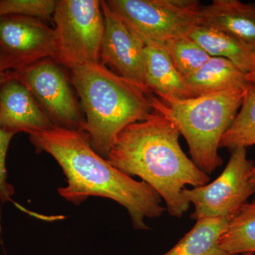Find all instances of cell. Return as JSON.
<instances>
[{"label": "cell", "instance_id": "obj_4", "mask_svg": "<svg viewBox=\"0 0 255 255\" xmlns=\"http://www.w3.org/2000/svg\"><path fill=\"white\" fill-rule=\"evenodd\" d=\"M246 88L187 100H163L152 95L151 101L154 110L172 122L185 138L191 160L209 175L222 165L220 142L241 108Z\"/></svg>", "mask_w": 255, "mask_h": 255}, {"label": "cell", "instance_id": "obj_14", "mask_svg": "<svg viewBox=\"0 0 255 255\" xmlns=\"http://www.w3.org/2000/svg\"><path fill=\"white\" fill-rule=\"evenodd\" d=\"M246 74L226 58L211 57L200 68L184 78L194 97L248 85Z\"/></svg>", "mask_w": 255, "mask_h": 255}, {"label": "cell", "instance_id": "obj_9", "mask_svg": "<svg viewBox=\"0 0 255 255\" xmlns=\"http://www.w3.org/2000/svg\"><path fill=\"white\" fill-rule=\"evenodd\" d=\"M0 52L5 72L17 71L40 60L53 58L54 28L34 17L1 16Z\"/></svg>", "mask_w": 255, "mask_h": 255}, {"label": "cell", "instance_id": "obj_23", "mask_svg": "<svg viewBox=\"0 0 255 255\" xmlns=\"http://www.w3.org/2000/svg\"><path fill=\"white\" fill-rule=\"evenodd\" d=\"M6 73L4 70V64H3L2 58H1V52H0V74Z\"/></svg>", "mask_w": 255, "mask_h": 255}, {"label": "cell", "instance_id": "obj_15", "mask_svg": "<svg viewBox=\"0 0 255 255\" xmlns=\"http://www.w3.org/2000/svg\"><path fill=\"white\" fill-rule=\"evenodd\" d=\"M188 36L211 57L226 58L247 74L255 50L216 28L196 25Z\"/></svg>", "mask_w": 255, "mask_h": 255}, {"label": "cell", "instance_id": "obj_21", "mask_svg": "<svg viewBox=\"0 0 255 255\" xmlns=\"http://www.w3.org/2000/svg\"><path fill=\"white\" fill-rule=\"evenodd\" d=\"M4 73L0 74V83L4 78ZM12 134L4 131L0 128V199L2 201H7L14 194V189L6 182V158L8 148Z\"/></svg>", "mask_w": 255, "mask_h": 255}, {"label": "cell", "instance_id": "obj_25", "mask_svg": "<svg viewBox=\"0 0 255 255\" xmlns=\"http://www.w3.org/2000/svg\"><path fill=\"white\" fill-rule=\"evenodd\" d=\"M254 253H244V254H242L241 255H254Z\"/></svg>", "mask_w": 255, "mask_h": 255}, {"label": "cell", "instance_id": "obj_22", "mask_svg": "<svg viewBox=\"0 0 255 255\" xmlns=\"http://www.w3.org/2000/svg\"><path fill=\"white\" fill-rule=\"evenodd\" d=\"M246 78L248 84H251L255 87V51L252 59L251 68L247 73Z\"/></svg>", "mask_w": 255, "mask_h": 255}, {"label": "cell", "instance_id": "obj_17", "mask_svg": "<svg viewBox=\"0 0 255 255\" xmlns=\"http://www.w3.org/2000/svg\"><path fill=\"white\" fill-rule=\"evenodd\" d=\"M219 244L228 254L255 253V198L230 219Z\"/></svg>", "mask_w": 255, "mask_h": 255}, {"label": "cell", "instance_id": "obj_5", "mask_svg": "<svg viewBox=\"0 0 255 255\" xmlns=\"http://www.w3.org/2000/svg\"><path fill=\"white\" fill-rule=\"evenodd\" d=\"M55 23V54L52 59L71 70L100 63L105 33L102 1L57 0Z\"/></svg>", "mask_w": 255, "mask_h": 255}, {"label": "cell", "instance_id": "obj_12", "mask_svg": "<svg viewBox=\"0 0 255 255\" xmlns=\"http://www.w3.org/2000/svg\"><path fill=\"white\" fill-rule=\"evenodd\" d=\"M144 82L146 88L163 100L193 98L184 79L174 67L164 43L145 41Z\"/></svg>", "mask_w": 255, "mask_h": 255}, {"label": "cell", "instance_id": "obj_11", "mask_svg": "<svg viewBox=\"0 0 255 255\" xmlns=\"http://www.w3.org/2000/svg\"><path fill=\"white\" fill-rule=\"evenodd\" d=\"M55 127L26 85L12 71L6 72L0 83V128L14 135L19 132L31 135Z\"/></svg>", "mask_w": 255, "mask_h": 255}, {"label": "cell", "instance_id": "obj_20", "mask_svg": "<svg viewBox=\"0 0 255 255\" xmlns=\"http://www.w3.org/2000/svg\"><path fill=\"white\" fill-rule=\"evenodd\" d=\"M55 0H0V17L21 15L44 21L53 18Z\"/></svg>", "mask_w": 255, "mask_h": 255}, {"label": "cell", "instance_id": "obj_10", "mask_svg": "<svg viewBox=\"0 0 255 255\" xmlns=\"http://www.w3.org/2000/svg\"><path fill=\"white\" fill-rule=\"evenodd\" d=\"M102 7L105 33L100 63L121 78L146 88L144 82L145 41L110 9L105 0L102 1Z\"/></svg>", "mask_w": 255, "mask_h": 255}, {"label": "cell", "instance_id": "obj_8", "mask_svg": "<svg viewBox=\"0 0 255 255\" xmlns=\"http://www.w3.org/2000/svg\"><path fill=\"white\" fill-rule=\"evenodd\" d=\"M27 87L55 127L82 129L78 102L63 69L52 58L12 71Z\"/></svg>", "mask_w": 255, "mask_h": 255}, {"label": "cell", "instance_id": "obj_2", "mask_svg": "<svg viewBox=\"0 0 255 255\" xmlns=\"http://www.w3.org/2000/svg\"><path fill=\"white\" fill-rule=\"evenodd\" d=\"M179 136L173 123L154 111L145 120L126 127L107 157L124 173L141 178L164 199L168 214L177 218L190 206L182 194L185 186L201 187L211 179L184 153Z\"/></svg>", "mask_w": 255, "mask_h": 255}, {"label": "cell", "instance_id": "obj_6", "mask_svg": "<svg viewBox=\"0 0 255 255\" xmlns=\"http://www.w3.org/2000/svg\"><path fill=\"white\" fill-rule=\"evenodd\" d=\"M107 5L145 41L165 43L200 24L194 0H107Z\"/></svg>", "mask_w": 255, "mask_h": 255}, {"label": "cell", "instance_id": "obj_19", "mask_svg": "<svg viewBox=\"0 0 255 255\" xmlns=\"http://www.w3.org/2000/svg\"><path fill=\"white\" fill-rule=\"evenodd\" d=\"M164 44L174 67L183 78L194 73L211 58L188 35L169 39Z\"/></svg>", "mask_w": 255, "mask_h": 255}, {"label": "cell", "instance_id": "obj_24", "mask_svg": "<svg viewBox=\"0 0 255 255\" xmlns=\"http://www.w3.org/2000/svg\"><path fill=\"white\" fill-rule=\"evenodd\" d=\"M251 179L253 182L255 183V164L251 171Z\"/></svg>", "mask_w": 255, "mask_h": 255}, {"label": "cell", "instance_id": "obj_13", "mask_svg": "<svg viewBox=\"0 0 255 255\" xmlns=\"http://www.w3.org/2000/svg\"><path fill=\"white\" fill-rule=\"evenodd\" d=\"M200 24L224 32L255 50V3L214 0L201 7Z\"/></svg>", "mask_w": 255, "mask_h": 255}, {"label": "cell", "instance_id": "obj_3", "mask_svg": "<svg viewBox=\"0 0 255 255\" xmlns=\"http://www.w3.org/2000/svg\"><path fill=\"white\" fill-rule=\"evenodd\" d=\"M86 121L82 130L93 150L107 159L117 135L154 112L148 90L119 77L100 63L71 69Z\"/></svg>", "mask_w": 255, "mask_h": 255}, {"label": "cell", "instance_id": "obj_18", "mask_svg": "<svg viewBox=\"0 0 255 255\" xmlns=\"http://www.w3.org/2000/svg\"><path fill=\"white\" fill-rule=\"evenodd\" d=\"M255 145V87L248 84L239 112L220 142V148L234 150Z\"/></svg>", "mask_w": 255, "mask_h": 255}, {"label": "cell", "instance_id": "obj_7", "mask_svg": "<svg viewBox=\"0 0 255 255\" xmlns=\"http://www.w3.org/2000/svg\"><path fill=\"white\" fill-rule=\"evenodd\" d=\"M255 164L248 158L246 148L238 147L231 150L226 168L214 182L185 188L183 196L195 208L191 219L232 218L255 194V183L251 179Z\"/></svg>", "mask_w": 255, "mask_h": 255}, {"label": "cell", "instance_id": "obj_1", "mask_svg": "<svg viewBox=\"0 0 255 255\" xmlns=\"http://www.w3.org/2000/svg\"><path fill=\"white\" fill-rule=\"evenodd\" d=\"M29 138L37 151L50 154L61 167L68 186L58 191L69 202L78 205L90 196L112 199L127 209L137 231H147L145 219L160 217L165 211L162 198L147 183L135 180L97 154L85 130L55 127Z\"/></svg>", "mask_w": 255, "mask_h": 255}, {"label": "cell", "instance_id": "obj_16", "mask_svg": "<svg viewBox=\"0 0 255 255\" xmlns=\"http://www.w3.org/2000/svg\"><path fill=\"white\" fill-rule=\"evenodd\" d=\"M231 218H207L196 221L176 246L162 255H233L223 251L220 238Z\"/></svg>", "mask_w": 255, "mask_h": 255}]
</instances>
